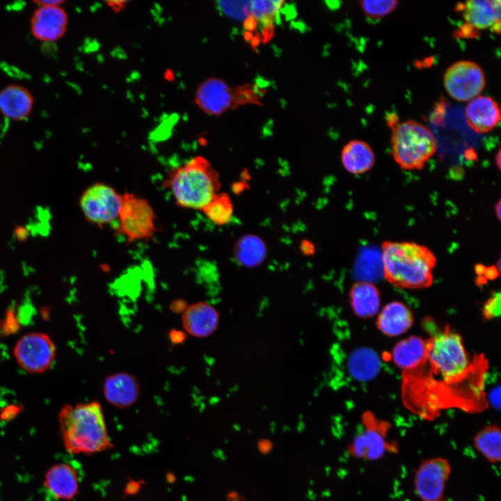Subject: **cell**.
<instances>
[{"label":"cell","instance_id":"cell-1","mask_svg":"<svg viewBox=\"0 0 501 501\" xmlns=\"http://www.w3.org/2000/svg\"><path fill=\"white\" fill-rule=\"evenodd\" d=\"M58 420L63 445L70 454H92L113 447L97 401L65 404Z\"/></svg>","mask_w":501,"mask_h":501},{"label":"cell","instance_id":"cell-2","mask_svg":"<svg viewBox=\"0 0 501 501\" xmlns=\"http://www.w3.org/2000/svg\"><path fill=\"white\" fill-rule=\"evenodd\" d=\"M381 259L383 276L397 287L421 289L432 284L436 257L425 246L385 241L381 245Z\"/></svg>","mask_w":501,"mask_h":501},{"label":"cell","instance_id":"cell-3","mask_svg":"<svg viewBox=\"0 0 501 501\" xmlns=\"http://www.w3.org/2000/svg\"><path fill=\"white\" fill-rule=\"evenodd\" d=\"M163 186L171 192L178 206L202 210L219 192L221 182L210 162L202 156H196L172 168Z\"/></svg>","mask_w":501,"mask_h":501},{"label":"cell","instance_id":"cell-4","mask_svg":"<svg viewBox=\"0 0 501 501\" xmlns=\"http://www.w3.org/2000/svg\"><path fill=\"white\" fill-rule=\"evenodd\" d=\"M391 129V154L395 161L404 170L422 169L436 152L432 132L413 120L397 122Z\"/></svg>","mask_w":501,"mask_h":501},{"label":"cell","instance_id":"cell-5","mask_svg":"<svg viewBox=\"0 0 501 501\" xmlns=\"http://www.w3.org/2000/svg\"><path fill=\"white\" fill-rule=\"evenodd\" d=\"M434 373L445 381L462 377L470 366L461 337L452 331L440 332L427 342V357Z\"/></svg>","mask_w":501,"mask_h":501},{"label":"cell","instance_id":"cell-6","mask_svg":"<svg viewBox=\"0 0 501 501\" xmlns=\"http://www.w3.org/2000/svg\"><path fill=\"white\" fill-rule=\"evenodd\" d=\"M118 216V232L127 243L150 239L156 231V216L147 200L131 193L122 195Z\"/></svg>","mask_w":501,"mask_h":501},{"label":"cell","instance_id":"cell-7","mask_svg":"<svg viewBox=\"0 0 501 501\" xmlns=\"http://www.w3.org/2000/svg\"><path fill=\"white\" fill-rule=\"evenodd\" d=\"M195 102L205 113L216 116L248 104V93L245 84L232 88L223 79L212 77L199 85Z\"/></svg>","mask_w":501,"mask_h":501},{"label":"cell","instance_id":"cell-8","mask_svg":"<svg viewBox=\"0 0 501 501\" xmlns=\"http://www.w3.org/2000/svg\"><path fill=\"white\" fill-rule=\"evenodd\" d=\"M122 200V195L112 186L96 182L83 191L79 206L89 223L103 226L118 219Z\"/></svg>","mask_w":501,"mask_h":501},{"label":"cell","instance_id":"cell-9","mask_svg":"<svg viewBox=\"0 0 501 501\" xmlns=\"http://www.w3.org/2000/svg\"><path fill=\"white\" fill-rule=\"evenodd\" d=\"M18 365L31 374H40L49 369L56 358V347L46 333L32 332L22 336L13 349Z\"/></svg>","mask_w":501,"mask_h":501},{"label":"cell","instance_id":"cell-10","mask_svg":"<svg viewBox=\"0 0 501 501\" xmlns=\"http://www.w3.org/2000/svg\"><path fill=\"white\" fill-rule=\"evenodd\" d=\"M443 84L450 97L457 101H470L479 95L486 86L482 67L470 61H459L445 71Z\"/></svg>","mask_w":501,"mask_h":501},{"label":"cell","instance_id":"cell-11","mask_svg":"<svg viewBox=\"0 0 501 501\" xmlns=\"http://www.w3.org/2000/svg\"><path fill=\"white\" fill-rule=\"evenodd\" d=\"M364 428L349 445L350 454L357 458L376 461L390 451L391 445L387 440L390 428L388 423L377 420L367 413L363 418Z\"/></svg>","mask_w":501,"mask_h":501},{"label":"cell","instance_id":"cell-12","mask_svg":"<svg viewBox=\"0 0 501 501\" xmlns=\"http://www.w3.org/2000/svg\"><path fill=\"white\" fill-rule=\"evenodd\" d=\"M451 474L449 461L434 457L423 461L414 477V487L422 501H443L445 484Z\"/></svg>","mask_w":501,"mask_h":501},{"label":"cell","instance_id":"cell-13","mask_svg":"<svg viewBox=\"0 0 501 501\" xmlns=\"http://www.w3.org/2000/svg\"><path fill=\"white\" fill-rule=\"evenodd\" d=\"M68 16L62 6H37L30 22L33 36L44 42H56L65 35Z\"/></svg>","mask_w":501,"mask_h":501},{"label":"cell","instance_id":"cell-14","mask_svg":"<svg viewBox=\"0 0 501 501\" xmlns=\"http://www.w3.org/2000/svg\"><path fill=\"white\" fill-rule=\"evenodd\" d=\"M500 0H470L456 6L462 11L468 25L479 30L491 29L500 33L501 6Z\"/></svg>","mask_w":501,"mask_h":501},{"label":"cell","instance_id":"cell-15","mask_svg":"<svg viewBox=\"0 0 501 501\" xmlns=\"http://www.w3.org/2000/svg\"><path fill=\"white\" fill-rule=\"evenodd\" d=\"M468 126L475 132L485 134L493 129L500 121V109L491 97L478 95L468 101L464 111Z\"/></svg>","mask_w":501,"mask_h":501},{"label":"cell","instance_id":"cell-16","mask_svg":"<svg viewBox=\"0 0 501 501\" xmlns=\"http://www.w3.org/2000/svg\"><path fill=\"white\" fill-rule=\"evenodd\" d=\"M44 486L54 498L61 500H72L78 494L79 489L78 473L67 463H56L46 472Z\"/></svg>","mask_w":501,"mask_h":501},{"label":"cell","instance_id":"cell-17","mask_svg":"<svg viewBox=\"0 0 501 501\" xmlns=\"http://www.w3.org/2000/svg\"><path fill=\"white\" fill-rule=\"evenodd\" d=\"M218 322L219 314L217 310L203 301L189 305L182 316L184 330L196 337H205L212 335L216 330Z\"/></svg>","mask_w":501,"mask_h":501},{"label":"cell","instance_id":"cell-18","mask_svg":"<svg viewBox=\"0 0 501 501\" xmlns=\"http://www.w3.org/2000/svg\"><path fill=\"white\" fill-rule=\"evenodd\" d=\"M34 99L23 86L10 84L0 90V113L6 118L22 121L33 111Z\"/></svg>","mask_w":501,"mask_h":501},{"label":"cell","instance_id":"cell-19","mask_svg":"<svg viewBox=\"0 0 501 501\" xmlns=\"http://www.w3.org/2000/svg\"><path fill=\"white\" fill-rule=\"evenodd\" d=\"M137 380L127 373H116L107 377L104 383L106 400L113 406L124 408L132 406L139 395Z\"/></svg>","mask_w":501,"mask_h":501},{"label":"cell","instance_id":"cell-20","mask_svg":"<svg viewBox=\"0 0 501 501\" xmlns=\"http://www.w3.org/2000/svg\"><path fill=\"white\" fill-rule=\"evenodd\" d=\"M381 368L379 354L372 349L360 347L353 350L347 359V369L350 376L360 382L375 379Z\"/></svg>","mask_w":501,"mask_h":501},{"label":"cell","instance_id":"cell-21","mask_svg":"<svg viewBox=\"0 0 501 501\" xmlns=\"http://www.w3.org/2000/svg\"><path fill=\"white\" fill-rule=\"evenodd\" d=\"M413 324V315L409 308L399 301L388 303L381 311L377 325L385 335L395 337L406 332Z\"/></svg>","mask_w":501,"mask_h":501},{"label":"cell","instance_id":"cell-22","mask_svg":"<svg viewBox=\"0 0 501 501\" xmlns=\"http://www.w3.org/2000/svg\"><path fill=\"white\" fill-rule=\"evenodd\" d=\"M340 158L343 167L353 175L369 171L375 163L373 150L368 143L360 140L348 142L342 150Z\"/></svg>","mask_w":501,"mask_h":501},{"label":"cell","instance_id":"cell-23","mask_svg":"<svg viewBox=\"0 0 501 501\" xmlns=\"http://www.w3.org/2000/svg\"><path fill=\"white\" fill-rule=\"evenodd\" d=\"M427 342L418 336H410L399 341L392 352L395 364L406 370L418 367L427 360Z\"/></svg>","mask_w":501,"mask_h":501},{"label":"cell","instance_id":"cell-24","mask_svg":"<svg viewBox=\"0 0 501 501\" xmlns=\"http://www.w3.org/2000/svg\"><path fill=\"white\" fill-rule=\"evenodd\" d=\"M349 297L351 308L358 317H372L379 310L380 294L372 283L357 281L350 289Z\"/></svg>","mask_w":501,"mask_h":501},{"label":"cell","instance_id":"cell-25","mask_svg":"<svg viewBox=\"0 0 501 501\" xmlns=\"http://www.w3.org/2000/svg\"><path fill=\"white\" fill-rule=\"evenodd\" d=\"M237 261L247 267L259 265L264 259L267 248L257 236L247 234L237 241L234 248Z\"/></svg>","mask_w":501,"mask_h":501},{"label":"cell","instance_id":"cell-26","mask_svg":"<svg viewBox=\"0 0 501 501\" xmlns=\"http://www.w3.org/2000/svg\"><path fill=\"white\" fill-rule=\"evenodd\" d=\"M476 450L488 461L498 463L501 458V433L497 425H490L480 430L473 438Z\"/></svg>","mask_w":501,"mask_h":501},{"label":"cell","instance_id":"cell-27","mask_svg":"<svg viewBox=\"0 0 501 501\" xmlns=\"http://www.w3.org/2000/svg\"><path fill=\"white\" fill-rule=\"evenodd\" d=\"M202 211L214 224L224 225L231 221L234 214V206L230 196L219 191L202 209Z\"/></svg>","mask_w":501,"mask_h":501},{"label":"cell","instance_id":"cell-28","mask_svg":"<svg viewBox=\"0 0 501 501\" xmlns=\"http://www.w3.org/2000/svg\"><path fill=\"white\" fill-rule=\"evenodd\" d=\"M284 3L283 1H250L251 16L265 24L271 23Z\"/></svg>","mask_w":501,"mask_h":501},{"label":"cell","instance_id":"cell-29","mask_svg":"<svg viewBox=\"0 0 501 501\" xmlns=\"http://www.w3.org/2000/svg\"><path fill=\"white\" fill-rule=\"evenodd\" d=\"M364 13L369 17L379 19L383 17L393 10L398 4L397 0H378L358 1Z\"/></svg>","mask_w":501,"mask_h":501},{"label":"cell","instance_id":"cell-30","mask_svg":"<svg viewBox=\"0 0 501 501\" xmlns=\"http://www.w3.org/2000/svg\"><path fill=\"white\" fill-rule=\"evenodd\" d=\"M221 10L236 20H246L251 15L250 1H221L218 2Z\"/></svg>","mask_w":501,"mask_h":501},{"label":"cell","instance_id":"cell-31","mask_svg":"<svg viewBox=\"0 0 501 501\" xmlns=\"http://www.w3.org/2000/svg\"><path fill=\"white\" fill-rule=\"evenodd\" d=\"M483 312L487 319L499 317L500 313V294L499 292L495 293L485 303Z\"/></svg>","mask_w":501,"mask_h":501},{"label":"cell","instance_id":"cell-32","mask_svg":"<svg viewBox=\"0 0 501 501\" xmlns=\"http://www.w3.org/2000/svg\"><path fill=\"white\" fill-rule=\"evenodd\" d=\"M488 401L491 406L497 410L500 408V386L492 388L488 394Z\"/></svg>","mask_w":501,"mask_h":501},{"label":"cell","instance_id":"cell-33","mask_svg":"<svg viewBox=\"0 0 501 501\" xmlns=\"http://www.w3.org/2000/svg\"><path fill=\"white\" fill-rule=\"evenodd\" d=\"M128 1H106L107 6L112 11L118 13L122 11L127 6Z\"/></svg>","mask_w":501,"mask_h":501},{"label":"cell","instance_id":"cell-34","mask_svg":"<svg viewBox=\"0 0 501 501\" xmlns=\"http://www.w3.org/2000/svg\"><path fill=\"white\" fill-rule=\"evenodd\" d=\"M64 1H59V0H51V1H34V3L36 4V6H62L63 3H64Z\"/></svg>","mask_w":501,"mask_h":501},{"label":"cell","instance_id":"cell-35","mask_svg":"<svg viewBox=\"0 0 501 501\" xmlns=\"http://www.w3.org/2000/svg\"><path fill=\"white\" fill-rule=\"evenodd\" d=\"M501 154H500V150L499 149L498 152L495 154V165L497 166L498 169H500V162H501Z\"/></svg>","mask_w":501,"mask_h":501},{"label":"cell","instance_id":"cell-36","mask_svg":"<svg viewBox=\"0 0 501 501\" xmlns=\"http://www.w3.org/2000/svg\"><path fill=\"white\" fill-rule=\"evenodd\" d=\"M500 207H501V204H500V200H499L498 201L497 204L495 205V212H496V215L499 220L500 219V212H501Z\"/></svg>","mask_w":501,"mask_h":501}]
</instances>
